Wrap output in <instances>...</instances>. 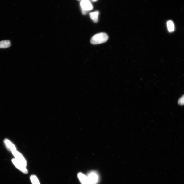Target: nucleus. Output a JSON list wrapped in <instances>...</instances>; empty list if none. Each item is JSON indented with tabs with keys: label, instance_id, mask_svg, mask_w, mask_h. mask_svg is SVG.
Returning a JSON list of instances; mask_svg holds the SVG:
<instances>
[{
	"label": "nucleus",
	"instance_id": "f257e3e1",
	"mask_svg": "<svg viewBox=\"0 0 184 184\" xmlns=\"http://www.w3.org/2000/svg\"><path fill=\"white\" fill-rule=\"evenodd\" d=\"M108 35L104 32L95 35L92 37L90 42L94 45L99 44L106 42L108 39Z\"/></svg>",
	"mask_w": 184,
	"mask_h": 184
},
{
	"label": "nucleus",
	"instance_id": "f03ea898",
	"mask_svg": "<svg viewBox=\"0 0 184 184\" xmlns=\"http://www.w3.org/2000/svg\"><path fill=\"white\" fill-rule=\"evenodd\" d=\"M80 5L83 15L86 14L87 11L92 10L93 8V5L89 0H82Z\"/></svg>",
	"mask_w": 184,
	"mask_h": 184
},
{
	"label": "nucleus",
	"instance_id": "7ed1b4c3",
	"mask_svg": "<svg viewBox=\"0 0 184 184\" xmlns=\"http://www.w3.org/2000/svg\"><path fill=\"white\" fill-rule=\"evenodd\" d=\"M87 176L91 184H97L99 182V176L96 172L93 171L90 172L88 174Z\"/></svg>",
	"mask_w": 184,
	"mask_h": 184
},
{
	"label": "nucleus",
	"instance_id": "20e7f679",
	"mask_svg": "<svg viewBox=\"0 0 184 184\" xmlns=\"http://www.w3.org/2000/svg\"><path fill=\"white\" fill-rule=\"evenodd\" d=\"M12 161L15 166L23 172L26 174L28 173V170L26 168L25 166L23 165L22 163L19 162L16 159H13L12 160Z\"/></svg>",
	"mask_w": 184,
	"mask_h": 184
},
{
	"label": "nucleus",
	"instance_id": "39448f33",
	"mask_svg": "<svg viewBox=\"0 0 184 184\" xmlns=\"http://www.w3.org/2000/svg\"><path fill=\"white\" fill-rule=\"evenodd\" d=\"M77 177L81 184H91L87 176L85 175L83 173H78Z\"/></svg>",
	"mask_w": 184,
	"mask_h": 184
},
{
	"label": "nucleus",
	"instance_id": "423d86ee",
	"mask_svg": "<svg viewBox=\"0 0 184 184\" xmlns=\"http://www.w3.org/2000/svg\"><path fill=\"white\" fill-rule=\"evenodd\" d=\"M12 152L16 159L26 166V161L21 154L16 150L13 151Z\"/></svg>",
	"mask_w": 184,
	"mask_h": 184
},
{
	"label": "nucleus",
	"instance_id": "0eeeda50",
	"mask_svg": "<svg viewBox=\"0 0 184 184\" xmlns=\"http://www.w3.org/2000/svg\"><path fill=\"white\" fill-rule=\"evenodd\" d=\"M99 14V12L97 11L91 12L90 14V18L95 23H97L98 21Z\"/></svg>",
	"mask_w": 184,
	"mask_h": 184
},
{
	"label": "nucleus",
	"instance_id": "6e6552de",
	"mask_svg": "<svg viewBox=\"0 0 184 184\" xmlns=\"http://www.w3.org/2000/svg\"><path fill=\"white\" fill-rule=\"evenodd\" d=\"M11 42L8 40H3L0 41V48H7L10 47Z\"/></svg>",
	"mask_w": 184,
	"mask_h": 184
},
{
	"label": "nucleus",
	"instance_id": "1a4fd4ad",
	"mask_svg": "<svg viewBox=\"0 0 184 184\" xmlns=\"http://www.w3.org/2000/svg\"><path fill=\"white\" fill-rule=\"evenodd\" d=\"M167 29L169 32H172L175 30V25L171 20H169L167 22Z\"/></svg>",
	"mask_w": 184,
	"mask_h": 184
},
{
	"label": "nucleus",
	"instance_id": "9d476101",
	"mask_svg": "<svg viewBox=\"0 0 184 184\" xmlns=\"http://www.w3.org/2000/svg\"><path fill=\"white\" fill-rule=\"evenodd\" d=\"M4 141L6 145L8 147V149L11 150L12 152L16 150V148L15 146L10 142V141L7 139H5Z\"/></svg>",
	"mask_w": 184,
	"mask_h": 184
},
{
	"label": "nucleus",
	"instance_id": "9b49d317",
	"mask_svg": "<svg viewBox=\"0 0 184 184\" xmlns=\"http://www.w3.org/2000/svg\"><path fill=\"white\" fill-rule=\"evenodd\" d=\"M31 180L32 184H40L36 176L33 175L31 177Z\"/></svg>",
	"mask_w": 184,
	"mask_h": 184
},
{
	"label": "nucleus",
	"instance_id": "f8f14e48",
	"mask_svg": "<svg viewBox=\"0 0 184 184\" xmlns=\"http://www.w3.org/2000/svg\"><path fill=\"white\" fill-rule=\"evenodd\" d=\"M178 103L181 106L184 105V95L179 98L178 101Z\"/></svg>",
	"mask_w": 184,
	"mask_h": 184
},
{
	"label": "nucleus",
	"instance_id": "ddd939ff",
	"mask_svg": "<svg viewBox=\"0 0 184 184\" xmlns=\"http://www.w3.org/2000/svg\"><path fill=\"white\" fill-rule=\"evenodd\" d=\"M97 1V0H92V1L94 2H96Z\"/></svg>",
	"mask_w": 184,
	"mask_h": 184
},
{
	"label": "nucleus",
	"instance_id": "4468645a",
	"mask_svg": "<svg viewBox=\"0 0 184 184\" xmlns=\"http://www.w3.org/2000/svg\"><path fill=\"white\" fill-rule=\"evenodd\" d=\"M78 1H79V0H78Z\"/></svg>",
	"mask_w": 184,
	"mask_h": 184
}]
</instances>
